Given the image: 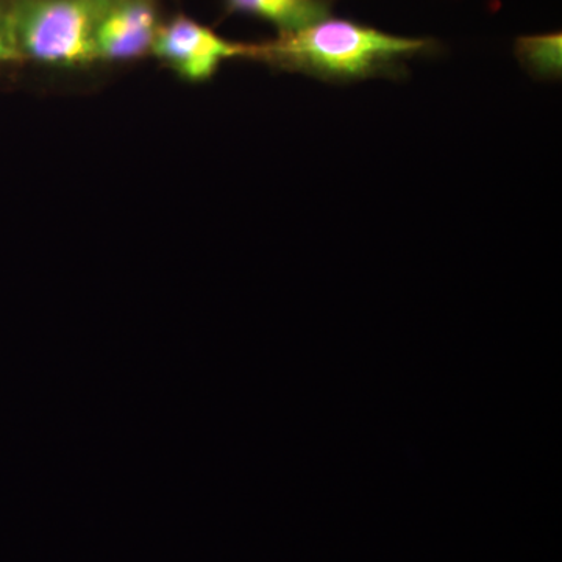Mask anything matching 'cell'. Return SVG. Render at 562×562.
<instances>
[{"label":"cell","mask_w":562,"mask_h":562,"mask_svg":"<svg viewBox=\"0 0 562 562\" xmlns=\"http://www.w3.org/2000/svg\"><path fill=\"white\" fill-rule=\"evenodd\" d=\"M436 49L438 44L432 40L405 38L361 22L328 16L302 31L257 44L255 60L328 83H350L403 76L406 61Z\"/></svg>","instance_id":"cell-1"},{"label":"cell","mask_w":562,"mask_h":562,"mask_svg":"<svg viewBox=\"0 0 562 562\" xmlns=\"http://www.w3.org/2000/svg\"><path fill=\"white\" fill-rule=\"evenodd\" d=\"M106 0H13L11 31L22 61L52 69L95 63V29Z\"/></svg>","instance_id":"cell-2"},{"label":"cell","mask_w":562,"mask_h":562,"mask_svg":"<svg viewBox=\"0 0 562 562\" xmlns=\"http://www.w3.org/2000/svg\"><path fill=\"white\" fill-rule=\"evenodd\" d=\"M150 55L179 79L203 83L213 79L224 63L236 58L255 60L257 44L222 38L220 33L201 22L177 14L162 22Z\"/></svg>","instance_id":"cell-3"},{"label":"cell","mask_w":562,"mask_h":562,"mask_svg":"<svg viewBox=\"0 0 562 562\" xmlns=\"http://www.w3.org/2000/svg\"><path fill=\"white\" fill-rule=\"evenodd\" d=\"M161 25L157 0H106L95 29V63L147 57Z\"/></svg>","instance_id":"cell-4"},{"label":"cell","mask_w":562,"mask_h":562,"mask_svg":"<svg viewBox=\"0 0 562 562\" xmlns=\"http://www.w3.org/2000/svg\"><path fill=\"white\" fill-rule=\"evenodd\" d=\"M228 14L269 22L279 35L302 31L330 16V0H224Z\"/></svg>","instance_id":"cell-5"},{"label":"cell","mask_w":562,"mask_h":562,"mask_svg":"<svg viewBox=\"0 0 562 562\" xmlns=\"http://www.w3.org/2000/svg\"><path fill=\"white\" fill-rule=\"evenodd\" d=\"M517 55L532 72L549 76L561 69V35L528 36L517 41Z\"/></svg>","instance_id":"cell-6"},{"label":"cell","mask_w":562,"mask_h":562,"mask_svg":"<svg viewBox=\"0 0 562 562\" xmlns=\"http://www.w3.org/2000/svg\"><path fill=\"white\" fill-rule=\"evenodd\" d=\"M22 61L11 31L9 5L0 3V66Z\"/></svg>","instance_id":"cell-7"}]
</instances>
